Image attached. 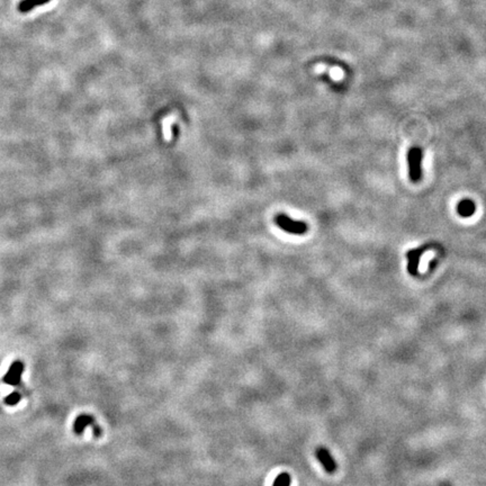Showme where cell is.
<instances>
[{
  "label": "cell",
  "instance_id": "cell-1",
  "mask_svg": "<svg viewBox=\"0 0 486 486\" xmlns=\"http://www.w3.org/2000/svg\"><path fill=\"white\" fill-rule=\"evenodd\" d=\"M423 152L420 147H412L408 152L409 176L412 182H419L422 177Z\"/></svg>",
  "mask_w": 486,
  "mask_h": 486
},
{
  "label": "cell",
  "instance_id": "cell-2",
  "mask_svg": "<svg viewBox=\"0 0 486 486\" xmlns=\"http://www.w3.org/2000/svg\"><path fill=\"white\" fill-rule=\"evenodd\" d=\"M276 223H277V225L279 227H282L284 231L293 233V234H299V236H302V234H304L307 231L306 223L291 220L285 214L277 215Z\"/></svg>",
  "mask_w": 486,
  "mask_h": 486
},
{
  "label": "cell",
  "instance_id": "cell-3",
  "mask_svg": "<svg viewBox=\"0 0 486 486\" xmlns=\"http://www.w3.org/2000/svg\"><path fill=\"white\" fill-rule=\"evenodd\" d=\"M88 427H91L94 429V433L96 437L101 436V428L96 425L95 417L87 413L81 414L77 417L76 421H74L73 423V431L74 433L78 434V436H80V434L83 433L84 429Z\"/></svg>",
  "mask_w": 486,
  "mask_h": 486
},
{
  "label": "cell",
  "instance_id": "cell-4",
  "mask_svg": "<svg viewBox=\"0 0 486 486\" xmlns=\"http://www.w3.org/2000/svg\"><path fill=\"white\" fill-rule=\"evenodd\" d=\"M315 456L318 460L320 461V464L322 465L324 468V471L328 474H334L338 470V465L332 457V455L330 454V451L328 448L325 447H319L315 450Z\"/></svg>",
  "mask_w": 486,
  "mask_h": 486
},
{
  "label": "cell",
  "instance_id": "cell-5",
  "mask_svg": "<svg viewBox=\"0 0 486 486\" xmlns=\"http://www.w3.org/2000/svg\"><path fill=\"white\" fill-rule=\"evenodd\" d=\"M24 373V365L19 360H16L9 367L7 374L4 376V382L6 384L16 386L18 385L22 379V375Z\"/></svg>",
  "mask_w": 486,
  "mask_h": 486
},
{
  "label": "cell",
  "instance_id": "cell-6",
  "mask_svg": "<svg viewBox=\"0 0 486 486\" xmlns=\"http://www.w3.org/2000/svg\"><path fill=\"white\" fill-rule=\"evenodd\" d=\"M425 250H426V248L412 249L407 253V258L409 260L408 270L410 272V275H412V276L417 275V269H419L420 258H421V256L425 253Z\"/></svg>",
  "mask_w": 486,
  "mask_h": 486
},
{
  "label": "cell",
  "instance_id": "cell-7",
  "mask_svg": "<svg viewBox=\"0 0 486 486\" xmlns=\"http://www.w3.org/2000/svg\"><path fill=\"white\" fill-rule=\"evenodd\" d=\"M476 206L475 203L471 199H462L458 204H457V213H458L461 217L464 219H467V217L473 216V214L475 213Z\"/></svg>",
  "mask_w": 486,
  "mask_h": 486
},
{
  "label": "cell",
  "instance_id": "cell-8",
  "mask_svg": "<svg viewBox=\"0 0 486 486\" xmlns=\"http://www.w3.org/2000/svg\"><path fill=\"white\" fill-rule=\"evenodd\" d=\"M50 2L51 0H22L18 4V10L20 13H28V11H31L35 7L45 5Z\"/></svg>",
  "mask_w": 486,
  "mask_h": 486
},
{
  "label": "cell",
  "instance_id": "cell-9",
  "mask_svg": "<svg viewBox=\"0 0 486 486\" xmlns=\"http://www.w3.org/2000/svg\"><path fill=\"white\" fill-rule=\"evenodd\" d=\"M291 477L288 473H282L273 481L272 486H290Z\"/></svg>",
  "mask_w": 486,
  "mask_h": 486
},
{
  "label": "cell",
  "instance_id": "cell-10",
  "mask_svg": "<svg viewBox=\"0 0 486 486\" xmlns=\"http://www.w3.org/2000/svg\"><path fill=\"white\" fill-rule=\"evenodd\" d=\"M173 122H175L174 116H169L163 121V133H164V139L167 141L171 140V138H173V136H171V132L169 131L170 125L173 124Z\"/></svg>",
  "mask_w": 486,
  "mask_h": 486
},
{
  "label": "cell",
  "instance_id": "cell-11",
  "mask_svg": "<svg viewBox=\"0 0 486 486\" xmlns=\"http://www.w3.org/2000/svg\"><path fill=\"white\" fill-rule=\"evenodd\" d=\"M20 399H22L20 394L17 393V392H14V393L9 394V395L6 397L5 401H6V403L9 405V407H14V405H16L17 403L20 401Z\"/></svg>",
  "mask_w": 486,
  "mask_h": 486
}]
</instances>
